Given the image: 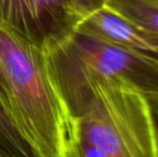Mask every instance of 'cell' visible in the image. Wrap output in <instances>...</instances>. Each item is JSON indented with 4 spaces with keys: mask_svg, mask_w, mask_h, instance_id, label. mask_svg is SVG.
Listing matches in <instances>:
<instances>
[{
    "mask_svg": "<svg viewBox=\"0 0 158 157\" xmlns=\"http://www.w3.org/2000/svg\"><path fill=\"white\" fill-rule=\"evenodd\" d=\"M106 8L158 36V6L145 0H106Z\"/></svg>",
    "mask_w": 158,
    "mask_h": 157,
    "instance_id": "8992f818",
    "label": "cell"
},
{
    "mask_svg": "<svg viewBox=\"0 0 158 157\" xmlns=\"http://www.w3.org/2000/svg\"><path fill=\"white\" fill-rule=\"evenodd\" d=\"M145 1L152 2V3H154V4H157V6H158V0H145Z\"/></svg>",
    "mask_w": 158,
    "mask_h": 157,
    "instance_id": "8fae6325",
    "label": "cell"
},
{
    "mask_svg": "<svg viewBox=\"0 0 158 157\" xmlns=\"http://www.w3.org/2000/svg\"><path fill=\"white\" fill-rule=\"evenodd\" d=\"M145 97L148 101V105H150L153 123H154L155 136H156V143H157V153H158V93L148 94L145 95Z\"/></svg>",
    "mask_w": 158,
    "mask_h": 157,
    "instance_id": "30bf717a",
    "label": "cell"
},
{
    "mask_svg": "<svg viewBox=\"0 0 158 157\" xmlns=\"http://www.w3.org/2000/svg\"><path fill=\"white\" fill-rule=\"evenodd\" d=\"M53 83L70 118L85 112L99 84L114 83L148 95L158 93V58L119 48L75 29L46 50Z\"/></svg>",
    "mask_w": 158,
    "mask_h": 157,
    "instance_id": "7a4b0ae2",
    "label": "cell"
},
{
    "mask_svg": "<svg viewBox=\"0 0 158 157\" xmlns=\"http://www.w3.org/2000/svg\"><path fill=\"white\" fill-rule=\"evenodd\" d=\"M73 10L79 16L80 22L95 11L103 8L106 0H70Z\"/></svg>",
    "mask_w": 158,
    "mask_h": 157,
    "instance_id": "9c48e42d",
    "label": "cell"
},
{
    "mask_svg": "<svg viewBox=\"0 0 158 157\" xmlns=\"http://www.w3.org/2000/svg\"><path fill=\"white\" fill-rule=\"evenodd\" d=\"M0 157H3V156H2V155H1V154H0Z\"/></svg>",
    "mask_w": 158,
    "mask_h": 157,
    "instance_id": "7c38bea8",
    "label": "cell"
},
{
    "mask_svg": "<svg viewBox=\"0 0 158 157\" xmlns=\"http://www.w3.org/2000/svg\"><path fill=\"white\" fill-rule=\"evenodd\" d=\"M0 154L3 157H35L22 137L0 96Z\"/></svg>",
    "mask_w": 158,
    "mask_h": 157,
    "instance_id": "52a82bcc",
    "label": "cell"
},
{
    "mask_svg": "<svg viewBox=\"0 0 158 157\" xmlns=\"http://www.w3.org/2000/svg\"><path fill=\"white\" fill-rule=\"evenodd\" d=\"M75 29L119 48L158 58V36L103 6L84 17Z\"/></svg>",
    "mask_w": 158,
    "mask_h": 157,
    "instance_id": "5b68a950",
    "label": "cell"
},
{
    "mask_svg": "<svg viewBox=\"0 0 158 157\" xmlns=\"http://www.w3.org/2000/svg\"><path fill=\"white\" fill-rule=\"evenodd\" d=\"M71 128L108 157H158L150 105L133 88L95 86L85 112L71 119Z\"/></svg>",
    "mask_w": 158,
    "mask_h": 157,
    "instance_id": "3957f363",
    "label": "cell"
},
{
    "mask_svg": "<svg viewBox=\"0 0 158 157\" xmlns=\"http://www.w3.org/2000/svg\"><path fill=\"white\" fill-rule=\"evenodd\" d=\"M0 96L35 157H67L71 118L46 51L0 26Z\"/></svg>",
    "mask_w": 158,
    "mask_h": 157,
    "instance_id": "6da1fadb",
    "label": "cell"
},
{
    "mask_svg": "<svg viewBox=\"0 0 158 157\" xmlns=\"http://www.w3.org/2000/svg\"><path fill=\"white\" fill-rule=\"evenodd\" d=\"M67 157H108L101 150L86 140L74 129H70Z\"/></svg>",
    "mask_w": 158,
    "mask_h": 157,
    "instance_id": "ba28073f",
    "label": "cell"
},
{
    "mask_svg": "<svg viewBox=\"0 0 158 157\" xmlns=\"http://www.w3.org/2000/svg\"><path fill=\"white\" fill-rule=\"evenodd\" d=\"M79 23L70 0H0V26L45 51Z\"/></svg>",
    "mask_w": 158,
    "mask_h": 157,
    "instance_id": "277c9868",
    "label": "cell"
}]
</instances>
